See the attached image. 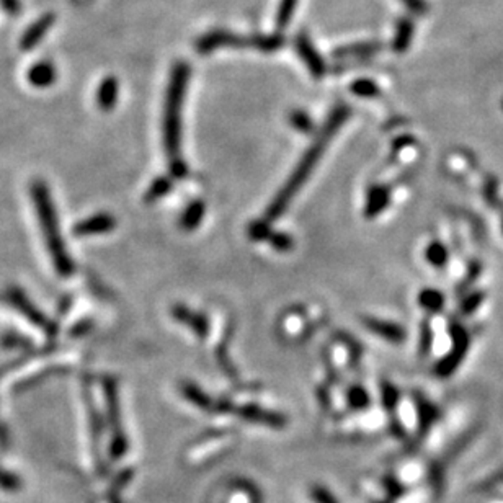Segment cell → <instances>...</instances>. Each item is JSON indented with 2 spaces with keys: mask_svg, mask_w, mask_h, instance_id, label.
<instances>
[{
  "mask_svg": "<svg viewBox=\"0 0 503 503\" xmlns=\"http://www.w3.org/2000/svg\"><path fill=\"white\" fill-rule=\"evenodd\" d=\"M467 346H469V337L467 333L464 332V328L460 326L452 327V350L450 351L445 360H441V363L437 368V373L440 376H450V374L456 371V368L460 366L461 361L464 360Z\"/></svg>",
  "mask_w": 503,
  "mask_h": 503,
  "instance_id": "cell-6",
  "label": "cell"
},
{
  "mask_svg": "<svg viewBox=\"0 0 503 503\" xmlns=\"http://www.w3.org/2000/svg\"><path fill=\"white\" fill-rule=\"evenodd\" d=\"M479 301H480V296H476L474 294L471 299H469V303L466 306V311H472V309H476V307L479 306Z\"/></svg>",
  "mask_w": 503,
  "mask_h": 503,
  "instance_id": "cell-28",
  "label": "cell"
},
{
  "mask_svg": "<svg viewBox=\"0 0 503 503\" xmlns=\"http://www.w3.org/2000/svg\"><path fill=\"white\" fill-rule=\"evenodd\" d=\"M311 495H312V500L316 503H338L331 492L321 487V485H314L311 490Z\"/></svg>",
  "mask_w": 503,
  "mask_h": 503,
  "instance_id": "cell-21",
  "label": "cell"
},
{
  "mask_svg": "<svg viewBox=\"0 0 503 503\" xmlns=\"http://www.w3.org/2000/svg\"><path fill=\"white\" fill-rule=\"evenodd\" d=\"M346 113L348 111L346 110H338L337 113H335L331 120H328L327 126L323 128V131L321 136L316 139V142L312 144L309 147V150L304 154V157L301 159V162L296 167V170L293 172V175L289 177V180L286 182V185L276 195V198L273 199V203L270 204V208L266 209L265 214V221H275L278 219L279 216L283 214L286 208L291 203V199L296 197V193L299 192L301 187H303V183L309 178V175L314 170V167L317 165L318 159L322 157L323 150H326V146L328 144V141L333 138L335 131L338 130L340 125H342L343 120L346 118Z\"/></svg>",
  "mask_w": 503,
  "mask_h": 503,
  "instance_id": "cell-3",
  "label": "cell"
},
{
  "mask_svg": "<svg viewBox=\"0 0 503 503\" xmlns=\"http://www.w3.org/2000/svg\"><path fill=\"white\" fill-rule=\"evenodd\" d=\"M427 259L430 264H433V266H443L448 260V250H446L443 245L438 242H433L427 249Z\"/></svg>",
  "mask_w": 503,
  "mask_h": 503,
  "instance_id": "cell-19",
  "label": "cell"
},
{
  "mask_svg": "<svg viewBox=\"0 0 503 503\" xmlns=\"http://www.w3.org/2000/svg\"><path fill=\"white\" fill-rule=\"evenodd\" d=\"M190 67L183 63L175 64L165 95L164 108V147L169 159L170 173L175 178L187 175V165L182 155V106L185 98Z\"/></svg>",
  "mask_w": 503,
  "mask_h": 503,
  "instance_id": "cell-2",
  "label": "cell"
},
{
  "mask_svg": "<svg viewBox=\"0 0 503 503\" xmlns=\"http://www.w3.org/2000/svg\"><path fill=\"white\" fill-rule=\"evenodd\" d=\"M293 121H294V126H298L299 130H309V128H311L309 120H307L304 115H296L294 118H293Z\"/></svg>",
  "mask_w": 503,
  "mask_h": 503,
  "instance_id": "cell-27",
  "label": "cell"
},
{
  "mask_svg": "<svg viewBox=\"0 0 503 503\" xmlns=\"http://www.w3.org/2000/svg\"><path fill=\"white\" fill-rule=\"evenodd\" d=\"M385 204H388V193H385V190L384 188L373 190L371 195H370V199H368L366 214L368 216L378 214V212L381 211Z\"/></svg>",
  "mask_w": 503,
  "mask_h": 503,
  "instance_id": "cell-17",
  "label": "cell"
},
{
  "mask_svg": "<svg viewBox=\"0 0 503 503\" xmlns=\"http://www.w3.org/2000/svg\"><path fill=\"white\" fill-rule=\"evenodd\" d=\"M182 393L190 402H193L195 405L201 407V409L208 410L209 407H211V400L206 398V394L201 393V390L195 384H190V383L183 384L182 385Z\"/></svg>",
  "mask_w": 503,
  "mask_h": 503,
  "instance_id": "cell-16",
  "label": "cell"
},
{
  "mask_svg": "<svg viewBox=\"0 0 503 503\" xmlns=\"http://www.w3.org/2000/svg\"><path fill=\"white\" fill-rule=\"evenodd\" d=\"M203 216H204V204L199 203V201H195V203L190 204L185 209V212H183L180 224L185 231H193V229H197L199 222L203 221Z\"/></svg>",
  "mask_w": 503,
  "mask_h": 503,
  "instance_id": "cell-14",
  "label": "cell"
},
{
  "mask_svg": "<svg viewBox=\"0 0 503 503\" xmlns=\"http://www.w3.org/2000/svg\"><path fill=\"white\" fill-rule=\"evenodd\" d=\"M54 21H56L54 14L48 12V14L41 15L40 19L35 21V24H31L30 26H28L24 35H21V40H20L21 51H31V49H35L38 44L41 43L43 38L48 35V31L51 30Z\"/></svg>",
  "mask_w": 503,
  "mask_h": 503,
  "instance_id": "cell-8",
  "label": "cell"
},
{
  "mask_svg": "<svg viewBox=\"0 0 503 503\" xmlns=\"http://www.w3.org/2000/svg\"><path fill=\"white\" fill-rule=\"evenodd\" d=\"M268 239H270L271 244L279 250H288V249H291V245H293L291 239H289L288 236H283V234H275V236H270Z\"/></svg>",
  "mask_w": 503,
  "mask_h": 503,
  "instance_id": "cell-25",
  "label": "cell"
},
{
  "mask_svg": "<svg viewBox=\"0 0 503 503\" xmlns=\"http://www.w3.org/2000/svg\"><path fill=\"white\" fill-rule=\"evenodd\" d=\"M118 95H120L118 79H116L115 76H106L105 79L100 82V85L97 88L98 108L105 111V113H110V111L116 106V103H118Z\"/></svg>",
  "mask_w": 503,
  "mask_h": 503,
  "instance_id": "cell-10",
  "label": "cell"
},
{
  "mask_svg": "<svg viewBox=\"0 0 503 503\" xmlns=\"http://www.w3.org/2000/svg\"><path fill=\"white\" fill-rule=\"evenodd\" d=\"M19 485H20V480L16 479L15 476H12V474H9V472L0 471V487L5 489V490H16V489H20Z\"/></svg>",
  "mask_w": 503,
  "mask_h": 503,
  "instance_id": "cell-23",
  "label": "cell"
},
{
  "mask_svg": "<svg viewBox=\"0 0 503 503\" xmlns=\"http://www.w3.org/2000/svg\"><path fill=\"white\" fill-rule=\"evenodd\" d=\"M5 299H7V303L12 306L19 314L24 316L28 322L33 323V326L46 335L49 340L58 337V323H56L53 318H49L46 314H43V312L33 304V301L24 293V289L15 286L9 288L7 293H5Z\"/></svg>",
  "mask_w": 503,
  "mask_h": 503,
  "instance_id": "cell-5",
  "label": "cell"
},
{
  "mask_svg": "<svg viewBox=\"0 0 503 503\" xmlns=\"http://www.w3.org/2000/svg\"><path fill=\"white\" fill-rule=\"evenodd\" d=\"M170 190L172 182L167 177H160L157 180H154L152 185L149 187L146 195H144V201H146V203H154V201L164 198Z\"/></svg>",
  "mask_w": 503,
  "mask_h": 503,
  "instance_id": "cell-15",
  "label": "cell"
},
{
  "mask_svg": "<svg viewBox=\"0 0 503 503\" xmlns=\"http://www.w3.org/2000/svg\"><path fill=\"white\" fill-rule=\"evenodd\" d=\"M348 402L353 409H365V407L370 405V395L360 385H356L348 393Z\"/></svg>",
  "mask_w": 503,
  "mask_h": 503,
  "instance_id": "cell-20",
  "label": "cell"
},
{
  "mask_svg": "<svg viewBox=\"0 0 503 503\" xmlns=\"http://www.w3.org/2000/svg\"><path fill=\"white\" fill-rule=\"evenodd\" d=\"M30 197L33 206H35L38 226H40L44 245H46L48 255L49 259H51L54 271L58 273L61 278H71L76 273V264L69 255L63 232H61L59 216L58 211H56L48 183L40 180V178L33 180L30 185Z\"/></svg>",
  "mask_w": 503,
  "mask_h": 503,
  "instance_id": "cell-1",
  "label": "cell"
},
{
  "mask_svg": "<svg viewBox=\"0 0 503 503\" xmlns=\"http://www.w3.org/2000/svg\"><path fill=\"white\" fill-rule=\"evenodd\" d=\"M56 77H58V72H56V67L49 61L35 63L26 72L28 83L35 88H48L54 85Z\"/></svg>",
  "mask_w": 503,
  "mask_h": 503,
  "instance_id": "cell-9",
  "label": "cell"
},
{
  "mask_svg": "<svg viewBox=\"0 0 503 503\" xmlns=\"http://www.w3.org/2000/svg\"><path fill=\"white\" fill-rule=\"evenodd\" d=\"M239 415H242L244 418H247L250 422L255 423H264L268 427L273 428H281L284 427V418L281 415H276V413L264 412L260 410L259 407H244V409H239Z\"/></svg>",
  "mask_w": 503,
  "mask_h": 503,
  "instance_id": "cell-12",
  "label": "cell"
},
{
  "mask_svg": "<svg viewBox=\"0 0 503 503\" xmlns=\"http://www.w3.org/2000/svg\"><path fill=\"white\" fill-rule=\"evenodd\" d=\"M0 7H2L10 16H16L21 12L20 0H0Z\"/></svg>",
  "mask_w": 503,
  "mask_h": 503,
  "instance_id": "cell-24",
  "label": "cell"
},
{
  "mask_svg": "<svg viewBox=\"0 0 503 503\" xmlns=\"http://www.w3.org/2000/svg\"><path fill=\"white\" fill-rule=\"evenodd\" d=\"M365 323L368 326V328H371L374 333L381 335L385 340H389V342H402V340L405 338L404 331L399 326H395V323H389V322H383V321H376V318H366Z\"/></svg>",
  "mask_w": 503,
  "mask_h": 503,
  "instance_id": "cell-13",
  "label": "cell"
},
{
  "mask_svg": "<svg viewBox=\"0 0 503 503\" xmlns=\"http://www.w3.org/2000/svg\"><path fill=\"white\" fill-rule=\"evenodd\" d=\"M116 217L110 212H97V214L88 216L85 219L77 222L72 229V234L76 237H90V236H102L115 231Z\"/></svg>",
  "mask_w": 503,
  "mask_h": 503,
  "instance_id": "cell-7",
  "label": "cell"
},
{
  "mask_svg": "<svg viewBox=\"0 0 503 503\" xmlns=\"http://www.w3.org/2000/svg\"><path fill=\"white\" fill-rule=\"evenodd\" d=\"M355 90L360 92L361 95H370V93H374L376 88H374L371 82H360L355 85Z\"/></svg>",
  "mask_w": 503,
  "mask_h": 503,
  "instance_id": "cell-26",
  "label": "cell"
},
{
  "mask_svg": "<svg viewBox=\"0 0 503 503\" xmlns=\"http://www.w3.org/2000/svg\"><path fill=\"white\" fill-rule=\"evenodd\" d=\"M172 314L178 322L185 323V326H188V327H192L193 332L199 335V337H206V335H208V322H206V318L199 317L198 314H195V312L187 309L185 306H175L173 307Z\"/></svg>",
  "mask_w": 503,
  "mask_h": 503,
  "instance_id": "cell-11",
  "label": "cell"
},
{
  "mask_svg": "<svg viewBox=\"0 0 503 503\" xmlns=\"http://www.w3.org/2000/svg\"><path fill=\"white\" fill-rule=\"evenodd\" d=\"M398 390H395L393 385H389V384H384L383 385V400H384V404L389 407V409H393V407L398 404Z\"/></svg>",
  "mask_w": 503,
  "mask_h": 503,
  "instance_id": "cell-22",
  "label": "cell"
},
{
  "mask_svg": "<svg viewBox=\"0 0 503 503\" xmlns=\"http://www.w3.org/2000/svg\"><path fill=\"white\" fill-rule=\"evenodd\" d=\"M103 399L106 407V417H108V427L111 428V455L121 457L128 451V441L125 437V430L121 425V410L118 398V384L113 378H105L102 383Z\"/></svg>",
  "mask_w": 503,
  "mask_h": 503,
  "instance_id": "cell-4",
  "label": "cell"
},
{
  "mask_svg": "<svg viewBox=\"0 0 503 503\" xmlns=\"http://www.w3.org/2000/svg\"><path fill=\"white\" fill-rule=\"evenodd\" d=\"M443 296H441L438 291H435V289H427V291H423L420 294V304L425 309L432 311V312H438L441 311V307H443Z\"/></svg>",
  "mask_w": 503,
  "mask_h": 503,
  "instance_id": "cell-18",
  "label": "cell"
}]
</instances>
